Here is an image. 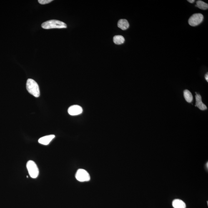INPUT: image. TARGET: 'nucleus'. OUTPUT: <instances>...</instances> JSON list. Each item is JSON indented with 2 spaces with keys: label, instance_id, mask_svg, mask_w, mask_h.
Segmentation results:
<instances>
[{
  "label": "nucleus",
  "instance_id": "4",
  "mask_svg": "<svg viewBox=\"0 0 208 208\" xmlns=\"http://www.w3.org/2000/svg\"><path fill=\"white\" fill-rule=\"evenodd\" d=\"M75 177L79 182H88L90 180V176L87 171L83 169H78L76 173Z\"/></svg>",
  "mask_w": 208,
  "mask_h": 208
},
{
  "label": "nucleus",
  "instance_id": "17",
  "mask_svg": "<svg viewBox=\"0 0 208 208\" xmlns=\"http://www.w3.org/2000/svg\"><path fill=\"white\" fill-rule=\"evenodd\" d=\"M207 165H206L207 166V168H208V162L207 163Z\"/></svg>",
  "mask_w": 208,
  "mask_h": 208
},
{
  "label": "nucleus",
  "instance_id": "6",
  "mask_svg": "<svg viewBox=\"0 0 208 208\" xmlns=\"http://www.w3.org/2000/svg\"><path fill=\"white\" fill-rule=\"evenodd\" d=\"M83 111L82 108L78 105L70 106L68 109V113L72 116L78 115L82 114Z\"/></svg>",
  "mask_w": 208,
  "mask_h": 208
},
{
  "label": "nucleus",
  "instance_id": "8",
  "mask_svg": "<svg viewBox=\"0 0 208 208\" xmlns=\"http://www.w3.org/2000/svg\"><path fill=\"white\" fill-rule=\"evenodd\" d=\"M196 105L201 110H205L207 108L205 104L202 102V98L200 94H197L195 95Z\"/></svg>",
  "mask_w": 208,
  "mask_h": 208
},
{
  "label": "nucleus",
  "instance_id": "9",
  "mask_svg": "<svg viewBox=\"0 0 208 208\" xmlns=\"http://www.w3.org/2000/svg\"><path fill=\"white\" fill-rule=\"evenodd\" d=\"M172 205L174 208H186V204L181 200L175 199L172 202Z\"/></svg>",
  "mask_w": 208,
  "mask_h": 208
},
{
  "label": "nucleus",
  "instance_id": "7",
  "mask_svg": "<svg viewBox=\"0 0 208 208\" xmlns=\"http://www.w3.org/2000/svg\"><path fill=\"white\" fill-rule=\"evenodd\" d=\"M55 137V136L54 134L43 136L39 139L38 140V142L43 145H48Z\"/></svg>",
  "mask_w": 208,
  "mask_h": 208
},
{
  "label": "nucleus",
  "instance_id": "13",
  "mask_svg": "<svg viewBox=\"0 0 208 208\" xmlns=\"http://www.w3.org/2000/svg\"><path fill=\"white\" fill-rule=\"evenodd\" d=\"M196 5L199 9L202 10H207L208 8V4L202 1H197Z\"/></svg>",
  "mask_w": 208,
  "mask_h": 208
},
{
  "label": "nucleus",
  "instance_id": "1",
  "mask_svg": "<svg viewBox=\"0 0 208 208\" xmlns=\"http://www.w3.org/2000/svg\"><path fill=\"white\" fill-rule=\"evenodd\" d=\"M41 27L44 29H51L58 28H67V25L63 22L57 20H51L43 23L41 25Z\"/></svg>",
  "mask_w": 208,
  "mask_h": 208
},
{
  "label": "nucleus",
  "instance_id": "14",
  "mask_svg": "<svg viewBox=\"0 0 208 208\" xmlns=\"http://www.w3.org/2000/svg\"><path fill=\"white\" fill-rule=\"evenodd\" d=\"M52 0H39L38 2L41 4H46L50 3L53 1Z\"/></svg>",
  "mask_w": 208,
  "mask_h": 208
},
{
  "label": "nucleus",
  "instance_id": "10",
  "mask_svg": "<svg viewBox=\"0 0 208 208\" xmlns=\"http://www.w3.org/2000/svg\"><path fill=\"white\" fill-rule=\"evenodd\" d=\"M118 27L123 30H125L129 28V24L126 19H121L119 20L118 23Z\"/></svg>",
  "mask_w": 208,
  "mask_h": 208
},
{
  "label": "nucleus",
  "instance_id": "15",
  "mask_svg": "<svg viewBox=\"0 0 208 208\" xmlns=\"http://www.w3.org/2000/svg\"><path fill=\"white\" fill-rule=\"evenodd\" d=\"M205 79H206V80H207V82H208V73H207V74H205Z\"/></svg>",
  "mask_w": 208,
  "mask_h": 208
},
{
  "label": "nucleus",
  "instance_id": "3",
  "mask_svg": "<svg viewBox=\"0 0 208 208\" xmlns=\"http://www.w3.org/2000/svg\"><path fill=\"white\" fill-rule=\"evenodd\" d=\"M27 168L29 175L33 179L37 178L39 174V170L36 163L32 160H29L27 163Z\"/></svg>",
  "mask_w": 208,
  "mask_h": 208
},
{
  "label": "nucleus",
  "instance_id": "12",
  "mask_svg": "<svg viewBox=\"0 0 208 208\" xmlns=\"http://www.w3.org/2000/svg\"><path fill=\"white\" fill-rule=\"evenodd\" d=\"M114 43L117 45L123 44L124 42V38L122 36L117 35L114 37L113 39Z\"/></svg>",
  "mask_w": 208,
  "mask_h": 208
},
{
  "label": "nucleus",
  "instance_id": "5",
  "mask_svg": "<svg viewBox=\"0 0 208 208\" xmlns=\"http://www.w3.org/2000/svg\"><path fill=\"white\" fill-rule=\"evenodd\" d=\"M204 20V16L200 13H196L191 16L189 20L190 25L195 26L199 25Z\"/></svg>",
  "mask_w": 208,
  "mask_h": 208
},
{
  "label": "nucleus",
  "instance_id": "2",
  "mask_svg": "<svg viewBox=\"0 0 208 208\" xmlns=\"http://www.w3.org/2000/svg\"><path fill=\"white\" fill-rule=\"evenodd\" d=\"M26 89L31 94L36 98L40 96L39 86L35 81L33 79H28L26 83Z\"/></svg>",
  "mask_w": 208,
  "mask_h": 208
},
{
  "label": "nucleus",
  "instance_id": "11",
  "mask_svg": "<svg viewBox=\"0 0 208 208\" xmlns=\"http://www.w3.org/2000/svg\"><path fill=\"white\" fill-rule=\"evenodd\" d=\"M184 96L185 99L186 101L188 103H191L192 102L193 99V97L192 94L188 90L186 89L184 90Z\"/></svg>",
  "mask_w": 208,
  "mask_h": 208
},
{
  "label": "nucleus",
  "instance_id": "16",
  "mask_svg": "<svg viewBox=\"0 0 208 208\" xmlns=\"http://www.w3.org/2000/svg\"><path fill=\"white\" fill-rule=\"evenodd\" d=\"M188 1L190 3H192L194 2L195 1L194 0H189V1Z\"/></svg>",
  "mask_w": 208,
  "mask_h": 208
}]
</instances>
